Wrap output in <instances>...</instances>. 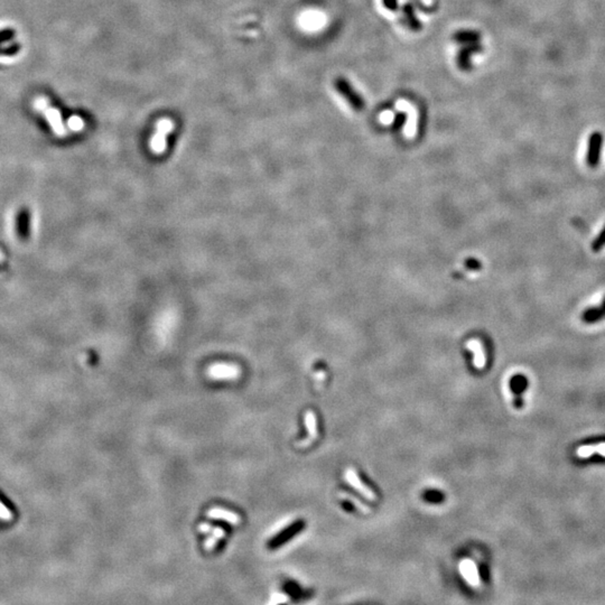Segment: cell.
I'll use <instances>...</instances> for the list:
<instances>
[{
    "mask_svg": "<svg viewBox=\"0 0 605 605\" xmlns=\"http://www.w3.org/2000/svg\"><path fill=\"white\" fill-rule=\"evenodd\" d=\"M605 247V225L602 229V231L598 233L597 237L594 239L592 243V250L594 253H599Z\"/></svg>",
    "mask_w": 605,
    "mask_h": 605,
    "instance_id": "d6986e66",
    "label": "cell"
},
{
    "mask_svg": "<svg viewBox=\"0 0 605 605\" xmlns=\"http://www.w3.org/2000/svg\"><path fill=\"white\" fill-rule=\"evenodd\" d=\"M460 568H461V573L463 574V576L465 577L466 581L471 584V585H473V586L480 585L479 573H478V570H476V566L473 562H471L470 560H465L461 563Z\"/></svg>",
    "mask_w": 605,
    "mask_h": 605,
    "instance_id": "30bf717a",
    "label": "cell"
},
{
    "mask_svg": "<svg viewBox=\"0 0 605 605\" xmlns=\"http://www.w3.org/2000/svg\"><path fill=\"white\" fill-rule=\"evenodd\" d=\"M404 16H405V24L413 30H418L422 28V24L415 15V8L412 4H406L402 8Z\"/></svg>",
    "mask_w": 605,
    "mask_h": 605,
    "instance_id": "5bb4252c",
    "label": "cell"
},
{
    "mask_svg": "<svg viewBox=\"0 0 605 605\" xmlns=\"http://www.w3.org/2000/svg\"><path fill=\"white\" fill-rule=\"evenodd\" d=\"M305 425L307 428V432H309V436H307L305 439L300 440L297 444L300 447H306V446H310L314 440L319 436V433H317V426H316V416L315 414L309 410V412L306 413L305 415Z\"/></svg>",
    "mask_w": 605,
    "mask_h": 605,
    "instance_id": "ba28073f",
    "label": "cell"
},
{
    "mask_svg": "<svg viewBox=\"0 0 605 605\" xmlns=\"http://www.w3.org/2000/svg\"><path fill=\"white\" fill-rule=\"evenodd\" d=\"M605 319V313L601 306L588 307L582 314V321L586 324H594Z\"/></svg>",
    "mask_w": 605,
    "mask_h": 605,
    "instance_id": "4fadbf2b",
    "label": "cell"
},
{
    "mask_svg": "<svg viewBox=\"0 0 605 605\" xmlns=\"http://www.w3.org/2000/svg\"><path fill=\"white\" fill-rule=\"evenodd\" d=\"M305 521L302 519H298L294 521L293 524L289 525L288 527H286L284 530L279 531L278 534H277L275 537L271 538V539L268 541V548L271 550L277 549V548L281 547L285 543L290 540L291 538H294L298 532H300L302 529L305 528Z\"/></svg>",
    "mask_w": 605,
    "mask_h": 605,
    "instance_id": "3957f363",
    "label": "cell"
},
{
    "mask_svg": "<svg viewBox=\"0 0 605 605\" xmlns=\"http://www.w3.org/2000/svg\"><path fill=\"white\" fill-rule=\"evenodd\" d=\"M208 517L210 518V519L223 520L225 522H229V524H231V525H239L241 522L239 515L234 514V512H232V511L221 509V508H213V509L209 510Z\"/></svg>",
    "mask_w": 605,
    "mask_h": 605,
    "instance_id": "9c48e42d",
    "label": "cell"
},
{
    "mask_svg": "<svg viewBox=\"0 0 605 605\" xmlns=\"http://www.w3.org/2000/svg\"><path fill=\"white\" fill-rule=\"evenodd\" d=\"M174 124L171 119L164 118L156 124L155 134L150 139V149L155 154H163L166 150L167 135L173 130Z\"/></svg>",
    "mask_w": 605,
    "mask_h": 605,
    "instance_id": "7a4b0ae2",
    "label": "cell"
},
{
    "mask_svg": "<svg viewBox=\"0 0 605 605\" xmlns=\"http://www.w3.org/2000/svg\"><path fill=\"white\" fill-rule=\"evenodd\" d=\"M345 479H346L348 484L353 486V488H355L358 492H360V493L363 496H366L368 500L378 501V496L376 494V492H374L371 488H369L365 482H362V480L360 479V476L358 475L356 470L348 469L345 473Z\"/></svg>",
    "mask_w": 605,
    "mask_h": 605,
    "instance_id": "52a82bcc",
    "label": "cell"
},
{
    "mask_svg": "<svg viewBox=\"0 0 605 605\" xmlns=\"http://www.w3.org/2000/svg\"><path fill=\"white\" fill-rule=\"evenodd\" d=\"M83 126H84V125H83V121H82V119H80L79 117H73V118H71V120H70V127H71L72 129H73V130H80V129H82V128H83Z\"/></svg>",
    "mask_w": 605,
    "mask_h": 605,
    "instance_id": "ffe728a7",
    "label": "cell"
},
{
    "mask_svg": "<svg viewBox=\"0 0 605 605\" xmlns=\"http://www.w3.org/2000/svg\"><path fill=\"white\" fill-rule=\"evenodd\" d=\"M0 518H3V519H8L10 518V512L6 508V506H4L3 503H0Z\"/></svg>",
    "mask_w": 605,
    "mask_h": 605,
    "instance_id": "7402d4cb",
    "label": "cell"
},
{
    "mask_svg": "<svg viewBox=\"0 0 605 605\" xmlns=\"http://www.w3.org/2000/svg\"><path fill=\"white\" fill-rule=\"evenodd\" d=\"M30 214L28 209L24 208L20 210L17 218V233L22 240H26L29 237L30 231Z\"/></svg>",
    "mask_w": 605,
    "mask_h": 605,
    "instance_id": "8fae6325",
    "label": "cell"
},
{
    "mask_svg": "<svg viewBox=\"0 0 605 605\" xmlns=\"http://www.w3.org/2000/svg\"><path fill=\"white\" fill-rule=\"evenodd\" d=\"M48 119L51 121V125H52L54 131L58 135H63L64 134V126L62 119H61L60 114L56 110H49L47 112Z\"/></svg>",
    "mask_w": 605,
    "mask_h": 605,
    "instance_id": "e0dca14e",
    "label": "cell"
},
{
    "mask_svg": "<svg viewBox=\"0 0 605 605\" xmlns=\"http://www.w3.org/2000/svg\"><path fill=\"white\" fill-rule=\"evenodd\" d=\"M468 348L470 351L474 352V366L475 368L478 369H482L485 366V357H484V352L483 348L481 346V343L476 340L473 341H469L468 342Z\"/></svg>",
    "mask_w": 605,
    "mask_h": 605,
    "instance_id": "9a60e30c",
    "label": "cell"
},
{
    "mask_svg": "<svg viewBox=\"0 0 605 605\" xmlns=\"http://www.w3.org/2000/svg\"><path fill=\"white\" fill-rule=\"evenodd\" d=\"M334 88L344 98L347 104L357 111L365 109L366 101L360 95V93L353 88L352 84L344 78H337L334 81Z\"/></svg>",
    "mask_w": 605,
    "mask_h": 605,
    "instance_id": "6da1fadb",
    "label": "cell"
},
{
    "mask_svg": "<svg viewBox=\"0 0 605 605\" xmlns=\"http://www.w3.org/2000/svg\"><path fill=\"white\" fill-rule=\"evenodd\" d=\"M593 454H599L605 458V443H599L597 445L582 446L576 450V455L581 459H586Z\"/></svg>",
    "mask_w": 605,
    "mask_h": 605,
    "instance_id": "2e32d148",
    "label": "cell"
},
{
    "mask_svg": "<svg viewBox=\"0 0 605 605\" xmlns=\"http://www.w3.org/2000/svg\"><path fill=\"white\" fill-rule=\"evenodd\" d=\"M603 141H604V137L602 135V132H599V131L593 132V134L588 138L586 163L591 168L597 167L599 162H601Z\"/></svg>",
    "mask_w": 605,
    "mask_h": 605,
    "instance_id": "277c9868",
    "label": "cell"
},
{
    "mask_svg": "<svg viewBox=\"0 0 605 605\" xmlns=\"http://www.w3.org/2000/svg\"><path fill=\"white\" fill-rule=\"evenodd\" d=\"M481 34L479 32H476V30H471V29H463V30H459L458 33H455L453 38L458 44L464 45V44H472V43H479L481 42Z\"/></svg>",
    "mask_w": 605,
    "mask_h": 605,
    "instance_id": "7c38bea8",
    "label": "cell"
},
{
    "mask_svg": "<svg viewBox=\"0 0 605 605\" xmlns=\"http://www.w3.org/2000/svg\"><path fill=\"white\" fill-rule=\"evenodd\" d=\"M481 52H483V46L481 42L462 45L458 54V65L460 70L470 71L472 69V56Z\"/></svg>",
    "mask_w": 605,
    "mask_h": 605,
    "instance_id": "5b68a950",
    "label": "cell"
},
{
    "mask_svg": "<svg viewBox=\"0 0 605 605\" xmlns=\"http://www.w3.org/2000/svg\"><path fill=\"white\" fill-rule=\"evenodd\" d=\"M601 307H602V310H603V311H604V313H605V298H604V299H603V301H602Z\"/></svg>",
    "mask_w": 605,
    "mask_h": 605,
    "instance_id": "603a6c76",
    "label": "cell"
},
{
    "mask_svg": "<svg viewBox=\"0 0 605 605\" xmlns=\"http://www.w3.org/2000/svg\"><path fill=\"white\" fill-rule=\"evenodd\" d=\"M208 376L215 380H224V379H235L240 376L239 367L234 365H227V363H215L208 369Z\"/></svg>",
    "mask_w": 605,
    "mask_h": 605,
    "instance_id": "8992f818",
    "label": "cell"
},
{
    "mask_svg": "<svg viewBox=\"0 0 605 605\" xmlns=\"http://www.w3.org/2000/svg\"><path fill=\"white\" fill-rule=\"evenodd\" d=\"M340 496H341V499H345V500H347V501H350L351 503H352L353 506H355V507H357L358 509L360 510V511H362V512H370V509H369V508H368L366 505H363L362 502L359 501L357 498H355V496H352L351 494H348V493H343V492H341V493H340Z\"/></svg>",
    "mask_w": 605,
    "mask_h": 605,
    "instance_id": "ac0fdd59",
    "label": "cell"
},
{
    "mask_svg": "<svg viewBox=\"0 0 605 605\" xmlns=\"http://www.w3.org/2000/svg\"><path fill=\"white\" fill-rule=\"evenodd\" d=\"M383 6L389 10H396L398 8L397 0H382Z\"/></svg>",
    "mask_w": 605,
    "mask_h": 605,
    "instance_id": "44dd1931",
    "label": "cell"
}]
</instances>
